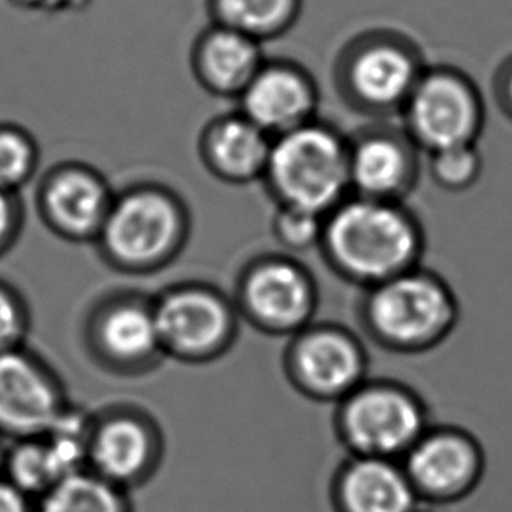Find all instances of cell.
I'll return each instance as SVG.
<instances>
[{"label": "cell", "instance_id": "cell-1", "mask_svg": "<svg viewBox=\"0 0 512 512\" xmlns=\"http://www.w3.org/2000/svg\"><path fill=\"white\" fill-rule=\"evenodd\" d=\"M318 251L335 276L363 292L420 267L425 232L404 202L349 195L325 216Z\"/></svg>", "mask_w": 512, "mask_h": 512}, {"label": "cell", "instance_id": "cell-2", "mask_svg": "<svg viewBox=\"0 0 512 512\" xmlns=\"http://www.w3.org/2000/svg\"><path fill=\"white\" fill-rule=\"evenodd\" d=\"M358 321L363 334L384 351L423 355L455 332L460 302L446 279L420 265L363 290Z\"/></svg>", "mask_w": 512, "mask_h": 512}, {"label": "cell", "instance_id": "cell-3", "mask_svg": "<svg viewBox=\"0 0 512 512\" xmlns=\"http://www.w3.org/2000/svg\"><path fill=\"white\" fill-rule=\"evenodd\" d=\"M265 183L278 206L327 216L351 195L349 139L314 120L272 139Z\"/></svg>", "mask_w": 512, "mask_h": 512}, {"label": "cell", "instance_id": "cell-4", "mask_svg": "<svg viewBox=\"0 0 512 512\" xmlns=\"http://www.w3.org/2000/svg\"><path fill=\"white\" fill-rule=\"evenodd\" d=\"M430 425L420 393L386 377H369L335 406V435L351 456L402 462Z\"/></svg>", "mask_w": 512, "mask_h": 512}, {"label": "cell", "instance_id": "cell-5", "mask_svg": "<svg viewBox=\"0 0 512 512\" xmlns=\"http://www.w3.org/2000/svg\"><path fill=\"white\" fill-rule=\"evenodd\" d=\"M186 239L178 200L158 188H136L113 200L99 241L107 264L128 274H150L172 262Z\"/></svg>", "mask_w": 512, "mask_h": 512}, {"label": "cell", "instance_id": "cell-6", "mask_svg": "<svg viewBox=\"0 0 512 512\" xmlns=\"http://www.w3.org/2000/svg\"><path fill=\"white\" fill-rule=\"evenodd\" d=\"M425 69L420 50L409 39L370 32L342 51L335 81L349 106L383 116L402 111Z\"/></svg>", "mask_w": 512, "mask_h": 512}, {"label": "cell", "instance_id": "cell-7", "mask_svg": "<svg viewBox=\"0 0 512 512\" xmlns=\"http://www.w3.org/2000/svg\"><path fill=\"white\" fill-rule=\"evenodd\" d=\"M404 132L420 151L472 146L483 134L486 109L476 83L455 67H427L406 106Z\"/></svg>", "mask_w": 512, "mask_h": 512}, {"label": "cell", "instance_id": "cell-8", "mask_svg": "<svg viewBox=\"0 0 512 512\" xmlns=\"http://www.w3.org/2000/svg\"><path fill=\"white\" fill-rule=\"evenodd\" d=\"M234 304L239 316L258 332L290 339L316 321L320 288L297 256L272 253L244 267Z\"/></svg>", "mask_w": 512, "mask_h": 512}, {"label": "cell", "instance_id": "cell-9", "mask_svg": "<svg viewBox=\"0 0 512 512\" xmlns=\"http://www.w3.org/2000/svg\"><path fill=\"white\" fill-rule=\"evenodd\" d=\"M369 353L360 335L332 321H313L292 335L283 370L304 399L337 406L369 379Z\"/></svg>", "mask_w": 512, "mask_h": 512}, {"label": "cell", "instance_id": "cell-10", "mask_svg": "<svg viewBox=\"0 0 512 512\" xmlns=\"http://www.w3.org/2000/svg\"><path fill=\"white\" fill-rule=\"evenodd\" d=\"M153 313L164 356L181 362L216 360L237 337V307L213 286H174L153 300Z\"/></svg>", "mask_w": 512, "mask_h": 512}, {"label": "cell", "instance_id": "cell-11", "mask_svg": "<svg viewBox=\"0 0 512 512\" xmlns=\"http://www.w3.org/2000/svg\"><path fill=\"white\" fill-rule=\"evenodd\" d=\"M400 463L421 502L434 505L469 498L486 470L481 442L455 425H430Z\"/></svg>", "mask_w": 512, "mask_h": 512}, {"label": "cell", "instance_id": "cell-12", "mask_svg": "<svg viewBox=\"0 0 512 512\" xmlns=\"http://www.w3.org/2000/svg\"><path fill=\"white\" fill-rule=\"evenodd\" d=\"M67 406L62 384L37 356L23 348L0 353V435L44 437Z\"/></svg>", "mask_w": 512, "mask_h": 512}, {"label": "cell", "instance_id": "cell-13", "mask_svg": "<svg viewBox=\"0 0 512 512\" xmlns=\"http://www.w3.org/2000/svg\"><path fill=\"white\" fill-rule=\"evenodd\" d=\"M86 335L95 358L118 372L150 369L164 356L153 302L136 295H118L99 304Z\"/></svg>", "mask_w": 512, "mask_h": 512}, {"label": "cell", "instance_id": "cell-14", "mask_svg": "<svg viewBox=\"0 0 512 512\" xmlns=\"http://www.w3.org/2000/svg\"><path fill=\"white\" fill-rule=\"evenodd\" d=\"M162 439L150 418L136 411H113L95 418L88 446V469L125 490L144 483L157 469Z\"/></svg>", "mask_w": 512, "mask_h": 512}, {"label": "cell", "instance_id": "cell-15", "mask_svg": "<svg viewBox=\"0 0 512 512\" xmlns=\"http://www.w3.org/2000/svg\"><path fill=\"white\" fill-rule=\"evenodd\" d=\"M420 179V150L402 130L370 128L349 139L351 195L404 202Z\"/></svg>", "mask_w": 512, "mask_h": 512}, {"label": "cell", "instance_id": "cell-16", "mask_svg": "<svg viewBox=\"0 0 512 512\" xmlns=\"http://www.w3.org/2000/svg\"><path fill=\"white\" fill-rule=\"evenodd\" d=\"M239 99L242 116L276 139L316 120L320 92L311 72L276 60L262 65Z\"/></svg>", "mask_w": 512, "mask_h": 512}, {"label": "cell", "instance_id": "cell-17", "mask_svg": "<svg viewBox=\"0 0 512 512\" xmlns=\"http://www.w3.org/2000/svg\"><path fill=\"white\" fill-rule=\"evenodd\" d=\"M334 512H421V502L402 463L351 456L330 483Z\"/></svg>", "mask_w": 512, "mask_h": 512}, {"label": "cell", "instance_id": "cell-18", "mask_svg": "<svg viewBox=\"0 0 512 512\" xmlns=\"http://www.w3.org/2000/svg\"><path fill=\"white\" fill-rule=\"evenodd\" d=\"M111 204L106 183L83 167L53 172L41 193L44 220L69 241L97 239Z\"/></svg>", "mask_w": 512, "mask_h": 512}, {"label": "cell", "instance_id": "cell-19", "mask_svg": "<svg viewBox=\"0 0 512 512\" xmlns=\"http://www.w3.org/2000/svg\"><path fill=\"white\" fill-rule=\"evenodd\" d=\"M204 158L209 169L228 183L264 179L271 157L272 137L237 114L213 123L204 136Z\"/></svg>", "mask_w": 512, "mask_h": 512}, {"label": "cell", "instance_id": "cell-20", "mask_svg": "<svg viewBox=\"0 0 512 512\" xmlns=\"http://www.w3.org/2000/svg\"><path fill=\"white\" fill-rule=\"evenodd\" d=\"M265 64L260 43L227 27L209 30L195 51V67L207 90L237 95Z\"/></svg>", "mask_w": 512, "mask_h": 512}, {"label": "cell", "instance_id": "cell-21", "mask_svg": "<svg viewBox=\"0 0 512 512\" xmlns=\"http://www.w3.org/2000/svg\"><path fill=\"white\" fill-rule=\"evenodd\" d=\"M304 0H213L220 27L255 41L283 36L297 23Z\"/></svg>", "mask_w": 512, "mask_h": 512}, {"label": "cell", "instance_id": "cell-22", "mask_svg": "<svg viewBox=\"0 0 512 512\" xmlns=\"http://www.w3.org/2000/svg\"><path fill=\"white\" fill-rule=\"evenodd\" d=\"M36 512H130L125 490L90 469L65 476L37 498Z\"/></svg>", "mask_w": 512, "mask_h": 512}, {"label": "cell", "instance_id": "cell-23", "mask_svg": "<svg viewBox=\"0 0 512 512\" xmlns=\"http://www.w3.org/2000/svg\"><path fill=\"white\" fill-rule=\"evenodd\" d=\"M4 479L27 497H43L53 484L60 481L50 449L43 437L20 439L4 455Z\"/></svg>", "mask_w": 512, "mask_h": 512}, {"label": "cell", "instance_id": "cell-24", "mask_svg": "<svg viewBox=\"0 0 512 512\" xmlns=\"http://www.w3.org/2000/svg\"><path fill=\"white\" fill-rule=\"evenodd\" d=\"M428 158L430 178L444 192H469L483 176V157L477 144L437 151Z\"/></svg>", "mask_w": 512, "mask_h": 512}, {"label": "cell", "instance_id": "cell-25", "mask_svg": "<svg viewBox=\"0 0 512 512\" xmlns=\"http://www.w3.org/2000/svg\"><path fill=\"white\" fill-rule=\"evenodd\" d=\"M325 216L295 207L278 206L272 218V235L286 255H302L320 249Z\"/></svg>", "mask_w": 512, "mask_h": 512}, {"label": "cell", "instance_id": "cell-26", "mask_svg": "<svg viewBox=\"0 0 512 512\" xmlns=\"http://www.w3.org/2000/svg\"><path fill=\"white\" fill-rule=\"evenodd\" d=\"M36 165V148L22 130L0 128V190L15 192Z\"/></svg>", "mask_w": 512, "mask_h": 512}, {"label": "cell", "instance_id": "cell-27", "mask_svg": "<svg viewBox=\"0 0 512 512\" xmlns=\"http://www.w3.org/2000/svg\"><path fill=\"white\" fill-rule=\"evenodd\" d=\"M29 332V313L22 297L6 283H0V353L22 348Z\"/></svg>", "mask_w": 512, "mask_h": 512}, {"label": "cell", "instance_id": "cell-28", "mask_svg": "<svg viewBox=\"0 0 512 512\" xmlns=\"http://www.w3.org/2000/svg\"><path fill=\"white\" fill-rule=\"evenodd\" d=\"M20 225L18 207L11 193L0 190V255L8 251L9 246L15 241L16 232Z\"/></svg>", "mask_w": 512, "mask_h": 512}, {"label": "cell", "instance_id": "cell-29", "mask_svg": "<svg viewBox=\"0 0 512 512\" xmlns=\"http://www.w3.org/2000/svg\"><path fill=\"white\" fill-rule=\"evenodd\" d=\"M493 95L502 113L512 121V57L504 60L493 79Z\"/></svg>", "mask_w": 512, "mask_h": 512}, {"label": "cell", "instance_id": "cell-30", "mask_svg": "<svg viewBox=\"0 0 512 512\" xmlns=\"http://www.w3.org/2000/svg\"><path fill=\"white\" fill-rule=\"evenodd\" d=\"M0 512H36L32 498L0 477Z\"/></svg>", "mask_w": 512, "mask_h": 512}, {"label": "cell", "instance_id": "cell-31", "mask_svg": "<svg viewBox=\"0 0 512 512\" xmlns=\"http://www.w3.org/2000/svg\"><path fill=\"white\" fill-rule=\"evenodd\" d=\"M4 455H6V449L2 448V444H0V472H2V465H4Z\"/></svg>", "mask_w": 512, "mask_h": 512}]
</instances>
